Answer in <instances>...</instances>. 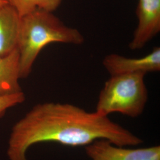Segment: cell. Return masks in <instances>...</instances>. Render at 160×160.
<instances>
[{"instance_id":"9","label":"cell","mask_w":160,"mask_h":160,"mask_svg":"<svg viewBox=\"0 0 160 160\" xmlns=\"http://www.w3.org/2000/svg\"><path fill=\"white\" fill-rule=\"evenodd\" d=\"M62 0H7L8 4L12 6L20 17L34 12L42 10L53 12L56 10Z\"/></svg>"},{"instance_id":"4","label":"cell","mask_w":160,"mask_h":160,"mask_svg":"<svg viewBox=\"0 0 160 160\" xmlns=\"http://www.w3.org/2000/svg\"><path fill=\"white\" fill-rule=\"evenodd\" d=\"M91 160H160V146L127 148L106 139H97L84 147Z\"/></svg>"},{"instance_id":"10","label":"cell","mask_w":160,"mask_h":160,"mask_svg":"<svg viewBox=\"0 0 160 160\" xmlns=\"http://www.w3.org/2000/svg\"><path fill=\"white\" fill-rule=\"evenodd\" d=\"M25 99L26 96L23 92L0 97V118L5 114L8 109L23 103Z\"/></svg>"},{"instance_id":"11","label":"cell","mask_w":160,"mask_h":160,"mask_svg":"<svg viewBox=\"0 0 160 160\" xmlns=\"http://www.w3.org/2000/svg\"><path fill=\"white\" fill-rule=\"evenodd\" d=\"M8 4L7 0H0V7L5 6Z\"/></svg>"},{"instance_id":"1","label":"cell","mask_w":160,"mask_h":160,"mask_svg":"<svg viewBox=\"0 0 160 160\" xmlns=\"http://www.w3.org/2000/svg\"><path fill=\"white\" fill-rule=\"evenodd\" d=\"M97 139H106L122 147L143 142L109 116L71 103L46 102L35 105L13 126L7 155L10 160H28L26 152L36 143L85 147Z\"/></svg>"},{"instance_id":"3","label":"cell","mask_w":160,"mask_h":160,"mask_svg":"<svg viewBox=\"0 0 160 160\" xmlns=\"http://www.w3.org/2000/svg\"><path fill=\"white\" fill-rule=\"evenodd\" d=\"M142 73L110 75L100 92L96 112L103 116L118 113L131 118L143 113L148 92Z\"/></svg>"},{"instance_id":"8","label":"cell","mask_w":160,"mask_h":160,"mask_svg":"<svg viewBox=\"0 0 160 160\" xmlns=\"http://www.w3.org/2000/svg\"><path fill=\"white\" fill-rule=\"evenodd\" d=\"M19 53L18 49L0 57V97L23 92L19 84Z\"/></svg>"},{"instance_id":"5","label":"cell","mask_w":160,"mask_h":160,"mask_svg":"<svg viewBox=\"0 0 160 160\" xmlns=\"http://www.w3.org/2000/svg\"><path fill=\"white\" fill-rule=\"evenodd\" d=\"M138 25L129 44L132 51L143 48L160 33V0H138Z\"/></svg>"},{"instance_id":"6","label":"cell","mask_w":160,"mask_h":160,"mask_svg":"<svg viewBox=\"0 0 160 160\" xmlns=\"http://www.w3.org/2000/svg\"><path fill=\"white\" fill-rule=\"evenodd\" d=\"M103 65L110 75L158 72L160 70V47H155L148 54L138 58L109 54L104 58Z\"/></svg>"},{"instance_id":"7","label":"cell","mask_w":160,"mask_h":160,"mask_svg":"<svg viewBox=\"0 0 160 160\" xmlns=\"http://www.w3.org/2000/svg\"><path fill=\"white\" fill-rule=\"evenodd\" d=\"M20 20L21 17L10 4L0 7V57L17 49Z\"/></svg>"},{"instance_id":"2","label":"cell","mask_w":160,"mask_h":160,"mask_svg":"<svg viewBox=\"0 0 160 160\" xmlns=\"http://www.w3.org/2000/svg\"><path fill=\"white\" fill-rule=\"evenodd\" d=\"M84 42L78 29L65 25L53 12L36 10L21 17L17 45L20 79L30 74L36 58L49 44L80 45Z\"/></svg>"}]
</instances>
